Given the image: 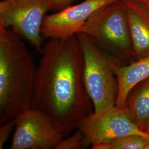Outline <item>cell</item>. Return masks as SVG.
Returning <instances> with one entry per match:
<instances>
[{
  "mask_svg": "<svg viewBox=\"0 0 149 149\" xmlns=\"http://www.w3.org/2000/svg\"><path fill=\"white\" fill-rule=\"evenodd\" d=\"M146 138L149 141V133H147V134H146Z\"/></svg>",
  "mask_w": 149,
  "mask_h": 149,
  "instance_id": "e0dca14e",
  "label": "cell"
},
{
  "mask_svg": "<svg viewBox=\"0 0 149 149\" xmlns=\"http://www.w3.org/2000/svg\"><path fill=\"white\" fill-rule=\"evenodd\" d=\"M125 108L139 128L146 132L149 128V77L130 91Z\"/></svg>",
  "mask_w": 149,
  "mask_h": 149,
  "instance_id": "8fae6325",
  "label": "cell"
},
{
  "mask_svg": "<svg viewBox=\"0 0 149 149\" xmlns=\"http://www.w3.org/2000/svg\"><path fill=\"white\" fill-rule=\"evenodd\" d=\"M85 136L91 146L106 144L129 135L146 136L130 117L125 108L111 107L98 114L93 113L78 128Z\"/></svg>",
  "mask_w": 149,
  "mask_h": 149,
  "instance_id": "52a82bcc",
  "label": "cell"
},
{
  "mask_svg": "<svg viewBox=\"0 0 149 149\" xmlns=\"http://www.w3.org/2000/svg\"><path fill=\"white\" fill-rule=\"evenodd\" d=\"M1 1H6V0H1Z\"/></svg>",
  "mask_w": 149,
  "mask_h": 149,
  "instance_id": "d6986e66",
  "label": "cell"
},
{
  "mask_svg": "<svg viewBox=\"0 0 149 149\" xmlns=\"http://www.w3.org/2000/svg\"><path fill=\"white\" fill-rule=\"evenodd\" d=\"M146 133H149V128L148 129V130H147V132H146Z\"/></svg>",
  "mask_w": 149,
  "mask_h": 149,
  "instance_id": "ac0fdd59",
  "label": "cell"
},
{
  "mask_svg": "<svg viewBox=\"0 0 149 149\" xmlns=\"http://www.w3.org/2000/svg\"><path fill=\"white\" fill-rule=\"evenodd\" d=\"M84 58V81L93 102L94 113L115 106L118 84L112 66L113 58L103 51L86 34H76Z\"/></svg>",
  "mask_w": 149,
  "mask_h": 149,
  "instance_id": "277c9868",
  "label": "cell"
},
{
  "mask_svg": "<svg viewBox=\"0 0 149 149\" xmlns=\"http://www.w3.org/2000/svg\"><path fill=\"white\" fill-rule=\"evenodd\" d=\"M119 0H85L47 15L41 27L42 36L49 39H65L81 31L91 15L104 6Z\"/></svg>",
  "mask_w": 149,
  "mask_h": 149,
  "instance_id": "ba28073f",
  "label": "cell"
},
{
  "mask_svg": "<svg viewBox=\"0 0 149 149\" xmlns=\"http://www.w3.org/2000/svg\"><path fill=\"white\" fill-rule=\"evenodd\" d=\"M149 9V0H134Z\"/></svg>",
  "mask_w": 149,
  "mask_h": 149,
  "instance_id": "2e32d148",
  "label": "cell"
},
{
  "mask_svg": "<svg viewBox=\"0 0 149 149\" xmlns=\"http://www.w3.org/2000/svg\"><path fill=\"white\" fill-rule=\"evenodd\" d=\"M22 38L0 26V124L32 108L37 68Z\"/></svg>",
  "mask_w": 149,
  "mask_h": 149,
  "instance_id": "7a4b0ae2",
  "label": "cell"
},
{
  "mask_svg": "<svg viewBox=\"0 0 149 149\" xmlns=\"http://www.w3.org/2000/svg\"><path fill=\"white\" fill-rule=\"evenodd\" d=\"M15 127V119H12L1 124L0 127V149H3L8 141L11 133Z\"/></svg>",
  "mask_w": 149,
  "mask_h": 149,
  "instance_id": "5bb4252c",
  "label": "cell"
},
{
  "mask_svg": "<svg viewBox=\"0 0 149 149\" xmlns=\"http://www.w3.org/2000/svg\"><path fill=\"white\" fill-rule=\"evenodd\" d=\"M76 0H53L52 11L56 12L63 10L64 8L71 5Z\"/></svg>",
  "mask_w": 149,
  "mask_h": 149,
  "instance_id": "9a60e30c",
  "label": "cell"
},
{
  "mask_svg": "<svg viewBox=\"0 0 149 149\" xmlns=\"http://www.w3.org/2000/svg\"><path fill=\"white\" fill-rule=\"evenodd\" d=\"M126 6L134 58L149 55V9L134 0H123Z\"/></svg>",
  "mask_w": 149,
  "mask_h": 149,
  "instance_id": "9c48e42d",
  "label": "cell"
},
{
  "mask_svg": "<svg viewBox=\"0 0 149 149\" xmlns=\"http://www.w3.org/2000/svg\"><path fill=\"white\" fill-rule=\"evenodd\" d=\"M93 149H149V141L139 135H129L106 144L92 146Z\"/></svg>",
  "mask_w": 149,
  "mask_h": 149,
  "instance_id": "7c38bea8",
  "label": "cell"
},
{
  "mask_svg": "<svg viewBox=\"0 0 149 149\" xmlns=\"http://www.w3.org/2000/svg\"><path fill=\"white\" fill-rule=\"evenodd\" d=\"M53 0H6L0 2V26L10 28L38 51L43 50L41 27Z\"/></svg>",
  "mask_w": 149,
  "mask_h": 149,
  "instance_id": "5b68a950",
  "label": "cell"
},
{
  "mask_svg": "<svg viewBox=\"0 0 149 149\" xmlns=\"http://www.w3.org/2000/svg\"><path fill=\"white\" fill-rule=\"evenodd\" d=\"M90 146L84 133L77 129L72 135L66 139H63L55 149H84Z\"/></svg>",
  "mask_w": 149,
  "mask_h": 149,
  "instance_id": "4fadbf2b",
  "label": "cell"
},
{
  "mask_svg": "<svg viewBox=\"0 0 149 149\" xmlns=\"http://www.w3.org/2000/svg\"><path fill=\"white\" fill-rule=\"evenodd\" d=\"M103 51L123 64L134 57L126 6L123 0L94 12L81 29Z\"/></svg>",
  "mask_w": 149,
  "mask_h": 149,
  "instance_id": "3957f363",
  "label": "cell"
},
{
  "mask_svg": "<svg viewBox=\"0 0 149 149\" xmlns=\"http://www.w3.org/2000/svg\"><path fill=\"white\" fill-rule=\"evenodd\" d=\"M112 66L118 84L115 106L124 109L130 91L135 86L149 77V55L127 65L119 64L113 59Z\"/></svg>",
  "mask_w": 149,
  "mask_h": 149,
  "instance_id": "30bf717a",
  "label": "cell"
},
{
  "mask_svg": "<svg viewBox=\"0 0 149 149\" xmlns=\"http://www.w3.org/2000/svg\"><path fill=\"white\" fill-rule=\"evenodd\" d=\"M37 68L32 108L68 136L94 112L84 81V58L76 35L49 39Z\"/></svg>",
  "mask_w": 149,
  "mask_h": 149,
  "instance_id": "6da1fadb",
  "label": "cell"
},
{
  "mask_svg": "<svg viewBox=\"0 0 149 149\" xmlns=\"http://www.w3.org/2000/svg\"><path fill=\"white\" fill-rule=\"evenodd\" d=\"M15 119L11 149H55L65 137L50 118L32 108Z\"/></svg>",
  "mask_w": 149,
  "mask_h": 149,
  "instance_id": "8992f818",
  "label": "cell"
}]
</instances>
